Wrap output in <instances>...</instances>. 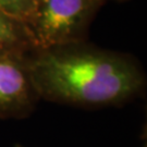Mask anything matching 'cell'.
Listing matches in <instances>:
<instances>
[{
	"label": "cell",
	"instance_id": "6da1fadb",
	"mask_svg": "<svg viewBox=\"0 0 147 147\" xmlns=\"http://www.w3.org/2000/svg\"><path fill=\"white\" fill-rule=\"evenodd\" d=\"M40 99L86 108L120 106L141 96L146 76L135 59L85 42L34 49L27 55Z\"/></svg>",
	"mask_w": 147,
	"mask_h": 147
},
{
	"label": "cell",
	"instance_id": "7a4b0ae2",
	"mask_svg": "<svg viewBox=\"0 0 147 147\" xmlns=\"http://www.w3.org/2000/svg\"><path fill=\"white\" fill-rule=\"evenodd\" d=\"M108 0H38L26 23L35 49L85 42L88 27Z\"/></svg>",
	"mask_w": 147,
	"mask_h": 147
},
{
	"label": "cell",
	"instance_id": "3957f363",
	"mask_svg": "<svg viewBox=\"0 0 147 147\" xmlns=\"http://www.w3.org/2000/svg\"><path fill=\"white\" fill-rule=\"evenodd\" d=\"M28 53H0V119L23 118L40 99L27 65Z\"/></svg>",
	"mask_w": 147,
	"mask_h": 147
},
{
	"label": "cell",
	"instance_id": "277c9868",
	"mask_svg": "<svg viewBox=\"0 0 147 147\" xmlns=\"http://www.w3.org/2000/svg\"><path fill=\"white\" fill-rule=\"evenodd\" d=\"M34 49L26 24L0 11V53H30Z\"/></svg>",
	"mask_w": 147,
	"mask_h": 147
},
{
	"label": "cell",
	"instance_id": "5b68a950",
	"mask_svg": "<svg viewBox=\"0 0 147 147\" xmlns=\"http://www.w3.org/2000/svg\"><path fill=\"white\" fill-rule=\"evenodd\" d=\"M38 0H0V11L26 24L32 18Z\"/></svg>",
	"mask_w": 147,
	"mask_h": 147
},
{
	"label": "cell",
	"instance_id": "8992f818",
	"mask_svg": "<svg viewBox=\"0 0 147 147\" xmlns=\"http://www.w3.org/2000/svg\"><path fill=\"white\" fill-rule=\"evenodd\" d=\"M16 147H22V146H19V145H18V146H16Z\"/></svg>",
	"mask_w": 147,
	"mask_h": 147
}]
</instances>
